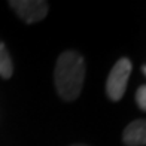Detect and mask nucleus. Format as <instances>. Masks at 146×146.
Here are the masks:
<instances>
[{
	"label": "nucleus",
	"mask_w": 146,
	"mask_h": 146,
	"mask_svg": "<svg viewBox=\"0 0 146 146\" xmlns=\"http://www.w3.org/2000/svg\"><path fill=\"white\" fill-rule=\"evenodd\" d=\"M85 79V60L76 51H64L55 63L54 82L57 94L64 102H75Z\"/></svg>",
	"instance_id": "nucleus-1"
},
{
	"label": "nucleus",
	"mask_w": 146,
	"mask_h": 146,
	"mask_svg": "<svg viewBox=\"0 0 146 146\" xmlns=\"http://www.w3.org/2000/svg\"><path fill=\"white\" fill-rule=\"evenodd\" d=\"M131 61L128 58H119L112 67L108 81H106V94L112 102H119L127 90L128 78L131 75Z\"/></svg>",
	"instance_id": "nucleus-2"
},
{
	"label": "nucleus",
	"mask_w": 146,
	"mask_h": 146,
	"mask_svg": "<svg viewBox=\"0 0 146 146\" xmlns=\"http://www.w3.org/2000/svg\"><path fill=\"white\" fill-rule=\"evenodd\" d=\"M9 6L27 24L42 21L49 11L48 3L43 0H11Z\"/></svg>",
	"instance_id": "nucleus-3"
},
{
	"label": "nucleus",
	"mask_w": 146,
	"mask_h": 146,
	"mask_svg": "<svg viewBox=\"0 0 146 146\" xmlns=\"http://www.w3.org/2000/svg\"><path fill=\"white\" fill-rule=\"evenodd\" d=\"M122 140L127 146H145L146 145V119H136L125 127Z\"/></svg>",
	"instance_id": "nucleus-4"
},
{
	"label": "nucleus",
	"mask_w": 146,
	"mask_h": 146,
	"mask_svg": "<svg viewBox=\"0 0 146 146\" xmlns=\"http://www.w3.org/2000/svg\"><path fill=\"white\" fill-rule=\"evenodd\" d=\"M14 73V64L9 55V51L6 49L5 43L0 40V76L3 79H9Z\"/></svg>",
	"instance_id": "nucleus-5"
},
{
	"label": "nucleus",
	"mask_w": 146,
	"mask_h": 146,
	"mask_svg": "<svg viewBox=\"0 0 146 146\" xmlns=\"http://www.w3.org/2000/svg\"><path fill=\"white\" fill-rule=\"evenodd\" d=\"M136 102H137L139 108L146 112V85L139 87V90L136 92Z\"/></svg>",
	"instance_id": "nucleus-6"
},
{
	"label": "nucleus",
	"mask_w": 146,
	"mask_h": 146,
	"mask_svg": "<svg viewBox=\"0 0 146 146\" xmlns=\"http://www.w3.org/2000/svg\"><path fill=\"white\" fill-rule=\"evenodd\" d=\"M142 72L145 73V76H146V66H143V67H142Z\"/></svg>",
	"instance_id": "nucleus-7"
},
{
	"label": "nucleus",
	"mask_w": 146,
	"mask_h": 146,
	"mask_svg": "<svg viewBox=\"0 0 146 146\" xmlns=\"http://www.w3.org/2000/svg\"><path fill=\"white\" fill-rule=\"evenodd\" d=\"M70 146H87V145H70Z\"/></svg>",
	"instance_id": "nucleus-8"
}]
</instances>
